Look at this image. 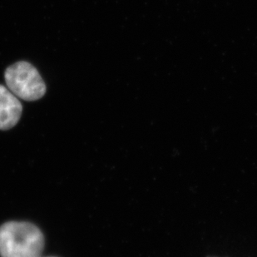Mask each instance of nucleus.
I'll return each mask as SVG.
<instances>
[{"instance_id":"1","label":"nucleus","mask_w":257,"mask_h":257,"mask_svg":"<svg viewBox=\"0 0 257 257\" xmlns=\"http://www.w3.org/2000/svg\"><path fill=\"white\" fill-rule=\"evenodd\" d=\"M44 236L27 221H9L0 226V256L41 257Z\"/></svg>"},{"instance_id":"4","label":"nucleus","mask_w":257,"mask_h":257,"mask_svg":"<svg viewBox=\"0 0 257 257\" xmlns=\"http://www.w3.org/2000/svg\"><path fill=\"white\" fill-rule=\"evenodd\" d=\"M42 257V256H41ZM49 257H54V256H49Z\"/></svg>"},{"instance_id":"2","label":"nucleus","mask_w":257,"mask_h":257,"mask_svg":"<svg viewBox=\"0 0 257 257\" xmlns=\"http://www.w3.org/2000/svg\"><path fill=\"white\" fill-rule=\"evenodd\" d=\"M5 78L9 89L25 101L40 99L46 92V85L39 71L25 61L10 66L5 71Z\"/></svg>"},{"instance_id":"3","label":"nucleus","mask_w":257,"mask_h":257,"mask_svg":"<svg viewBox=\"0 0 257 257\" xmlns=\"http://www.w3.org/2000/svg\"><path fill=\"white\" fill-rule=\"evenodd\" d=\"M22 103L7 87L0 84V130L16 125L22 115Z\"/></svg>"}]
</instances>
